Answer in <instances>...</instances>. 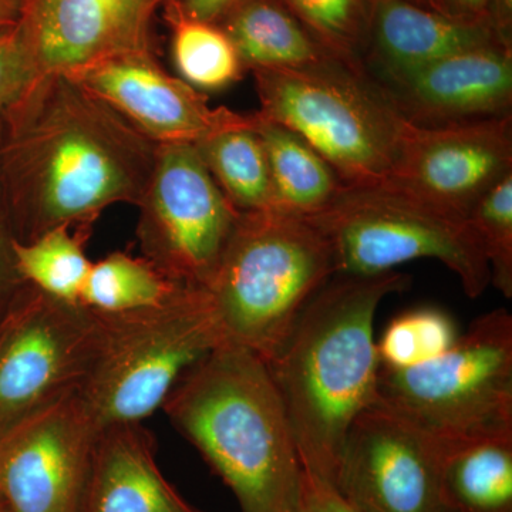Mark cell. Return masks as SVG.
<instances>
[{
	"mask_svg": "<svg viewBox=\"0 0 512 512\" xmlns=\"http://www.w3.org/2000/svg\"><path fill=\"white\" fill-rule=\"evenodd\" d=\"M36 76L19 26L0 30V117Z\"/></svg>",
	"mask_w": 512,
	"mask_h": 512,
	"instance_id": "obj_29",
	"label": "cell"
},
{
	"mask_svg": "<svg viewBox=\"0 0 512 512\" xmlns=\"http://www.w3.org/2000/svg\"><path fill=\"white\" fill-rule=\"evenodd\" d=\"M15 234L0 194V316L8 311L20 292L28 286L16 266Z\"/></svg>",
	"mask_w": 512,
	"mask_h": 512,
	"instance_id": "obj_31",
	"label": "cell"
},
{
	"mask_svg": "<svg viewBox=\"0 0 512 512\" xmlns=\"http://www.w3.org/2000/svg\"><path fill=\"white\" fill-rule=\"evenodd\" d=\"M168 2H180V0H156L157 6H163Z\"/></svg>",
	"mask_w": 512,
	"mask_h": 512,
	"instance_id": "obj_38",
	"label": "cell"
},
{
	"mask_svg": "<svg viewBox=\"0 0 512 512\" xmlns=\"http://www.w3.org/2000/svg\"><path fill=\"white\" fill-rule=\"evenodd\" d=\"M512 173V116L446 127L409 123L386 184L466 220Z\"/></svg>",
	"mask_w": 512,
	"mask_h": 512,
	"instance_id": "obj_13",
	"label": "cell"
},
{
	"mask_svg": "<svg viewBox=\"0 0 512 512\" xmlns=\"http://www.w3.org/2000/svg\"><path fill=\"white\" fill-rule=\"evenodd\" d=\"M80 512H201L165 480L141 423L104 427L94 443Z\"/></svg>",
	"mask_w": 512,
	"mask_h": 512,
	"instance_id": "obj_16",
	"label": "cell"
},
{
	"mask_svg": "<svg viewBox=\"0 0 512 512\" xmlns=\"http://www.w3.org/2000/svg\"><path fill=\"white\" fill-rule=\"evenodd\" d=\"M163 6L174 64L184 82L197 90H221L241 79L244 66L220 26L187 18L174 2Z\"/></svg>",
	"mask_w": 512,
	"mask_h": 512,
	"instance_id": "obj_24",
	"label": "cell"
},
{
	"mask_svg": "<svg viewBox=\"0 0 512 512\" xmlns=\"http://www.w3.org/2000/svg\"><path fill=\"white\" fill-rule=\"evenodd\" d=\"M0 512H5V511H3L2 508H0Z\"/></svg>",
	"mask_w": 512,
	"mask_h": 512,
	"instance_id": "obj_39",
	"label": "cell"
},
{
	"mask_svg": "<svg viewBox=\"0 0 512 512\" xmlns=\"http://www.w3.org/2000/svg\"><path fill=\"white\" fill-rule=\"evenodd\" d=\"M174 3L187 18L217 25L237 0H180Z\"/></svg>",
	"mask_w": 512,
	"mask_h": 512,
	"instance_id": "obj_34",
	"label": "cell"
},
{
	"mask_svg": "<svg viewBox=\"0 0 512 512\" xmlns=\"http://www.w3.org/2000/svg\"><path fill=\"white\" fill-rule=\"evenodd\" d=\"M87 227H59L32 242L15 241L16 266L26 284L69 303H80L84 284L93 262L84 245L90 237Z\"/></svg>",
	"mask_w": 512,
	"mask_h": 512,
	"instance_id": "obj_25",
	"label": "cell"
},
{
	"mask_svg": "<svg viewBox=\"0 0 512 512\" xmlns=\"http://www.w3.org/2000/svg\"><path fill=\"white\" fill-rule=\"evenodd\" d=\"M22 0H0V30L18 25Z\"/></svg>",
	"mask_w": 512,
	"mask_h": 512,
	"instance_id": "obj_36",
	"label": "cell"
},
{
	"mask_svg": "<svg viewBox=\"0 0 512 512\" xmlns=\"http://www.w3.org/2000/svg\"><path fill=\"white\" fill-rule=\"evenodd\" d=\"M488 5L490 0H427V9L471 22H490Z\"/></svg>",
	"mask_w": 512,
	"mask_h": 512,
	"instance_id": "obj_33",
	"label": "cell"
},
{
	"mask_svg": "<svg viewBox=\"0 0 512 512\" xmlns=\"http://www.w3.org/2000/svg\"><path fill=\"white\" fill-rule=\"evenodd\" d=\"M306 218L328 238L336 275H382L427 258L446 265L470 299L490 285V268L470 224L393 185H346L328 208Z\"/></svg>",
	"mask_w": 512,
	"mask_h": 512,
	"instance_id": "obj_8",
	"label": "cell"
},
{
	"mask_svg": "<svg viewBox=\"0 0 512 512\" xmlns=\"http://www.w3.org/2000/svg\"><path fill=\"white\" fill-rule=\"evenodd\" d=\"M116 30L123 50L153 52L151 26L158 8L156 0H99Z\"/></svg>",
	"mask_w": 512,
	"mask_h": 512,
	"instance_id": "obj_30",
	"label": "cell"
},
{
	"mask_svg": "<svg viewBox=\"0 0 512 512\" xmlns=\"http://www.w3.org/2000/svg\"><path fill=\"white\" fill-rule=\"evenodd\" d=\"M396 272L335 275L309 302L278 355L266 363L303 470L335 487L350 426L377 402V309L409 288Z\"/></svg>",
	"mask_w": 512,
	"mask_h": 512,
	"instance_id": "obj_2",
	"label": "cell"
},
{
	"mask_svg": "<svg viewBox=\"0 0 512 512\" xmlns=\"http://www.w3.org/2000/svg\"><path fill=\"white\" fill-rule=\"evenodd\" d=\"M252 127L264 144L271 173L272 208L312 217L328 208L346 184L332 165L302 137L256 111Z\"/></svg>",
	"mask_w": 512,
	"mask_h": 512,
	"instance_id": "obj_20",
	"label": "cell"
},
{
	"mask_svg": "<svg viewBox=\"0 0 512 512\" xmlns=\"http://www.w3.org/2000/svg\"><path fill=\"white\" fill-rule=\"evenodd\" d=\"M407 2L413 3V5L420 6V8L427 9V0H407Z\"/></svg>",
	"mask_w": 512,
	"mask_h": 512,
	"instance_id": "obj_37",
	"label": "cell"
},
{
	"mask_svg": "<svg viewBox=\"0 0 512 512\" xmlns=\"http://www.w3.org/2000/svg\"><path fill=\"white\" fill-rule=\"evenodd\" d=\"M468 224L483 249L491 282L512 298V173L487 192L471 211Z\"/></svg>",
	"mask_w": 512,
	"mask_h": 512,
	"instance_id": "obj_28",
	"label": "cell"
},
{
	"mask_svg": "<svg viewBox=\"0 0 512 512\" xmlns=\"http://www.w3.org/2000/svg\"><path fill=\"white\" fill-rule=\"evenodd\" d=\"M376 83L414 126L503 119L512 116V49L474 47Z\"/></svg>",
	"mask_w": 512,
	"mask_h": 512,
	"instance_id": "obj_15",
	"label": "cell"
},
{
	"mask_svg": "<svg viewBox=\"0 0 512 512\" xmlns=\"http://www.w3.org/2000/svg\"><path fill=\"white\" fill-rule=\"evenodd\" d=\"M99 333L97 313L26 286L0 316V427L79 389Z\"/></svg>",
	"mask_w": 512,
	"mask_h": 512,
	"instance_id": "obj_10",
	"label": "cell"
},
{
	"mask_svg": "<svg viewBox=\"0 0 512 512\" xmlns=\"http://www.w3.org/2000/svg\"><path fill=\"white\" fill-rule=\"evenodd\" d=\"M184 286L147 259L114 252L92 264L80 305L101 315L141 311L170 301Z\"/></svg>",
	"mask_w": 512,
	"mask_h": 512,
	"instance_id": "obj_23",
	"label": "cell"
},
{
	"mask_svg": "<svg viewBox=\"0 0 512 512\" xmlns=\"http://www.w3.org/2000/svg\"><path fill=\"white\" fill-rule=\"evenodd\" d=\"M439 446L512 436V316L485 313L444 355L409 369L380 367L377 402Z\"/></svg>",
	"mask_w": 512,
	"mask_h": 512,
	"instance_id": "obj_7",
	"label": "cell"
},
{
	"mask_svg": "<svg viewBox=\"0 0 512 512\" xmlns=\"http://www.w3.org/2000/svg\"><path fill=\"white\" fill-rule=\"evenodd\" d=\"M298 512H362L333 485L303 470Z\"/></svg>",
	"mask_w": 512,
	"mask_h": 512,
	"instance_id": "obj_32",
	"label": "cell"
},
{
	"mask_svg": "<svg viewBox=\"0 0 512 512\" xmlns=\"http://www.w3.org/2000/svg\"><path fill=\"white\" fill-rule=\"evenodd\" d=\"M440 491L447 512H512V436L440 446Z\"/></svg>",
	"mask_w": 512,
	"mask_h": 512,
	"instance_id": "obj_21",
	"label": "cell"
},
{
	"mask_svg": "<svg viewBox=\"0 0 512 512\" xmlns=\"http://www.w3.org/2000/svg\"><path fill=\"white\" fill-rule=\"evenodd\" d=\"M67 74L157 144H195L251 121V114L211 107L200 90L165 72L153 52L117 50Z\"/></svg>",
	"mask_w": 512,
	"mask_h": 512,
	"instance_id": "obj_14",
	"label": "cell"
},
{
	"mask_svg": "<svg viewBox=\"0 0 512 512\" xmlns=\"http://www.w3.org/2000/svg\"><path fill=\"white\" fill-rule=\"evenodd\" d=\"M215 183L239 212L262 211L274 205L271 173L264 144L252 127L227 128L194 144Z\"/></svg>",
	"mask_w": 512,
	"mask_h": 512,
	"instance_id": "obj_22",
	"label": "cell"
},
{
	"mask_svg": "<svg viewBox=\"0 0 512 512\" xmlns=\"http://www.w3.org/2000/svg\"><path fill=\"white\" fill-rule=\"evenodd\" d=\"M18 26L37 76L74 72L123 50L99 0H22Z\"/></svg>",
	"mask_w": 512,
	"mask_h": 512,
	"instance_id": "obj_18",
	"label": "cell"
},
{
	"mask_svg": "<svg viewBox=\"0 0 512 512\" xmlns=\"http://www.w3.org/2000/svg\"><path fill=\"white\" fill-rule=\"evenodd\" d=\"M336 275L328 238L309 218L241 212L205 286L225 342L271 362L316 293Z\"/></svg>",
	"mask_w": 512,
	"mask_h": 512,
	"instance_id": "obj_4",
	"label": "cell"
},
{
	"mask_svg": "<svg viewBox=\"0 0 512 512\" xmlns=\"http://www.w3.org/2000/svg\"><path fill=\"white\" fill-rule=\"evenodd\" d=\"M488 20L498 43L512 49V0H490Z\"/></svg>",
	"mask_w": 512,
	"mask_h": 512,
	"instance_id": "obj_35",
	"label": "cell"
},
{
	"mask_svg": "<svg viewBox=\"0 0 512 512\" xmlns=\"http://www.w3.org/2000/svg\"><path fill=\"white\" fill-rule=\"evenodd\" d=\"M99 431L77 389L0 427V508L82 511Z\"/></svg>",
	"mask_w": 512,
	"mask_h": 512,
	"instance_id": "obj_11",
	"label": "cell"
},
{
	"mask_svg": "<svg viewBox=\"0 0 512 512\" xmlns=\"http://www.w3.org/2000/svg\"><path fill=\"white\" fill-rule=\"evenodd\" d=\"M163 409L228 485L241 512H298L301 458L262 357L221 343L181 377Z\"/></svg>",
	"mask_w": 512,
	"mask_h": 512,
	"instance_id": "obj_3",
	"label": "cell"
},
{
	"mask_svg": "<svg viewBox=\"0 0 512 512\" xmlns=\"http://www.w3.org/2000/svg\"><path fill=\"white\" fill-rule=\"evenodd\" d=\"M258 111L302 137L352 187L386 184L409 121L366 70L338 59L252 70Z\"/></svg>",
	"mask_w": 512,
	"mask_h": 512,
	"instance_id": "obj_5",
	"label": "cell"
},
{
	"mask_svg": "<svg viewBox=\"0 0 512 512\" xmlns=\"http://www.w3.org/2000/svg\"><path fill=\"white\" fill-rule=\"evenodd\" d=\"M326 52L366 70L373 0H278ZM367 72V70H366Z\"/></svg>",
	"mask_w": 512,
	"mask_h": 512,
	"instance_id": "obj_26",
	"label": "cell"
},
{
	"mask_svg": "<svg viewBox=\"0 0 512 512\" xmlns=\"http://www.w3.org/2000/svg\"><path fill=\"white\" fill-rule=\"evenodd\" d=\"M491 43L498 40L490 22L451 18L407 0H373L365 67L379 82Z\"/></svg>",
	"mask_w": 512,
	"mask_h": 512,
	"instance_id": "obj_17",
	"label": "cell"
},
{
	"mask_svg": "<svg viewBox=\"0 0 512 512\" xmlns=\"http://www.w3.org/2000/svg\"><path fill=\"white\" fill-rule=\"evenodd\" d=\"M245 70L315 66L336 59L278 0H237L217 23Z\"/></svg>",
	"mask_w": 512,
	"mask_h": 512,
	"instance_id": "obj_19",
	"label": "cell"
},
{
	"mask_svg": "<svg viewBox=\"0 0 512 512\" xmlns=\"http://www.w3.org/2000/svg\"><path fill=\"white\" fill-rule=\"evenodd\" d=\"M97 316L99 342L77 392L99 430L141 423L163 407L192 366L225 342L202 288L184 286L154 308Z\"/></svg>",
	"mask_w": 512,
	"mask_h": 512,
	"instance_id": "obj_6",
	"label": "cell"
},
{
	"mask_svg": "<svg viewBox=\"0 0 512 512\" xmlns=\"http://www.w3.org/2000/svg\"><path fill=\"white\" fill-rule=\"evenodd\" d=\"M157 148L70 74H39L0 117V194L16 241L137 207Z\"/></svg>",
	"mask_w": 512,
	"mask_h": 512,
	"instance_id": "obj_1",
	"label": "cell"
},
{
	"mask_svg": "<svg viewBox=\"0 0 512 512\" xmlns=\"http://www.w3.org/2000/svg\"><path fill=\"white\" fill-rule=\"evenodd\" d=\"M137 208L143 258L177 284H210L241 212L215 183L194 144H158Z\"/></svg>",
	"mask_w": 512,
	"mask_h": 512,
	"instance_id": "obj_9",
	"label": "cell"
},
{
	"mask_svg": "<svg viewBox=\"0 0 512 512\" xmlns=\"http://www.w3.org/2000/svg\"><path fill=\"white\" fill-rule=\"evenodd\" d=\"M335 488L362 512H447L439 444L379 403L350 426Z\"/></svg>",
	"mask_w": 512,
	"mask_h": 512,
	"instance_id": "obj_12",
	"label": "cell"
},
{
	"mask_svg": "<svg viewBox=\"0 0 512 512\" xmlns=\"http://www.w3.org/2000/svg\"><path fill=\"white\" fill-rule=\"evenodd\" d=\"M458 336L454 319L439 308L404 312L390 320L376 340L380 365L394 370L423 365L444 355Z\"/></svg>",
	"mask_w": 512,
	"mask_h": 512,
	"instance_id": "obj_27",
	"label": "cell"
}]
</instances>
